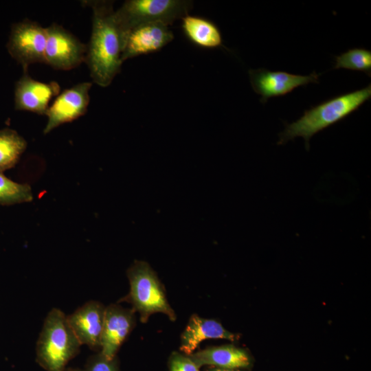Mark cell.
<instances>
[{
	"label": "cell",
	"mask_w": 371,
	"mask_h": 371,
	"mask_svg": "<svg viewBox=\"0 0 371 371\" xmlns=\"http://www.w3.org/2000/svg\"><path fill=\"white\" fill-rule=\"evenodd\" d=\"M82 2L93 10L92 30L85 63L93 81L105 87L120 72L123 63L121 36L115 21L113 1Z\"/></svg>",
	"instance_id": "1"
},
{
	"label": "cell",
	"mask_w": 371,
	"mask_h": 371,
	"mask_svg": "<svg viewBox=\"0 0 371 371\" xmlns=\"http://www.w3.org/2000/svg\"><path fill=\"white\" fill-rule=\"evenodd\" d=\"M371 98V86L338 95L308 110L291 124H285L284 130L279 135L278 144H283L297 137H302L305 147L309 150L311 138L318 132L344 119L357 111Z\"/></svg>",
	"instance_id": "2"
},
{
	"label": "cell",
	"mask_w": 371,
	"mask_h": 371,
	"mask_svg": "<svg viewBox=\"0 0 371 371\" xmlns=\"http://www.w3.org/2000/svg\"><path fill=\"white\" fill-rule=\"evenodd\" d=\"M81 344L71 330L67 315L53 308L47 313L36 346V361L46 371H65L80 352Z\"/></svg>",
	"instance_id": "3"
},
{
	"label": "cell",
	"mask_w": 371,
	"mask_h": 371,
	"mask_svg": "<svg viewBox=\"0 0 371 371\" xmlns=\"http://www.w3.org/2000/svg\"><path fill=\"white\" fill-rule=\"evenodd\" d=\"M126 275L130 290L123 300L131 304L133 311L139 314L142 322L146 323L151 315L157 313L166 315L172 321L176 319L164 288L148 262L135 260L127 269Z\"/></svg>",
	"instance_id": "4"
},
{
	"label": "cell",
	"mask_w": 371,
	"mask_h": 371,
	"mask_svg": "<svg viewBox=\"0 0 371 371\" xmlns=\"http://www.w3.org/2000/svg\"><path fill=\"white\" fill-rule=\"evenodd\" d=\"M193 1L187 0H128L115 11V21L122 41L133 28L143 24L172 25L189 14Z\"/></svg>",
	"instance_id": "5"
},
{
	"label": "cell",
	"mask_w": 371,
	"mask_h": 371,
	"mask_svg": "<svg viewBox=\"0 0 371 371\" xmlns=\"http://www.w3.org/2000/svg\"><path fill=\"white\" fill-rule=\"evenodd\" d=\"M47 29L29 19L12 24L7 43L10 55L27 71L34 63H45Z\"/></svg>",
	"instance_id": "6"
},
{
	"label": "cell",
	"mask_w": 371,
	"mask_h": 371,
	"mask_svg": "<svg viewBox=\"0 0 371 371\" xmlns=\"http://www.w3.org/2000/svg\"><path fill=\"white\" fill-rule=\"evenodd\" d=\"M46 29L45 64L56 69L70 70L85 62L87 45L58 24L52 23Z\"/></svg>",
	"instance_id": "7"
},
{
	"label": "cell",
	"mask_w": 371,
	"mask_h": 371,
	"mask_svg": "<svg viewBox=\"0 0 371 371\" xmlns=\"http://www.w3.org/2000/svg\"><path fill=\"white\" fill-rule=\"evenodd\" d=\"M91 86L90 82L78 83L65 89L56 97L45 113L47 122L43 131L44 134L86 113L90 101L89 90Z\"/></svg>",
	"instance_id": "8"
},
{
	"label": "cell",
	"mask_w": 371,
	"mask_h": 371,
	"mask_svg": "<svg viewBox=\"0 0 371 371\" xmlns=\"http://www.w3.org/2000/svg\"><path fill=\"white\" fill-rule=\"evenodd\" d=\"M319 76L315 72L308 76H300L285 71H271L265 69L249 70L251 87L261 96L262 103H266L271 98L289 93L298 87L319 83Z\"/></svg>",
	"instance_id": "9"
},
{
	"label": "cell",
	"mask_w": 371,
	"mask_h": 371,
	"mask_svg": "<svg viewBox=\"0 0 371 371\" xmlns=\"http://www.w3.org/2000/svg\"><path fill=\"white\" fill-rule=\"evenodd\" d=\"M174 38L168 25L161 23H146L131 29L124 36L122 61L161 50Z\"/></svg>",
	"instance_id": "10"
},
{
	"label": "cell",
	"mask_w": 371,
	"mask_h": 371,
	"mask_svg": "<svg viewBox=\"0 0 371 371\" xmlns=\"http://www.w3.org/2000/svg\"><path fill=\"white\" fill-rule=\"evenodd\" d=\"M134 313L133 309L116 304L105 308L100 350L105 358L116 357L119 348L135 326Z\"/></svg>",
	"instance_id": "11"
},
{
	"label": "cell",
	"mask_w": 371,
	"mask_h": 371,
	"mask_svg": "<svg viewBox=\"0 0 371 371\" xmlns=\"http://www.w3.org/2000/svg\"><path fill=\"white\" fill-rule=\"evenodd\" d=\"M60 90L58 82L38 81L25 71L15 83L14 109L45 115L51 100L59 94Z\"/></svg>",
	"instance_id": "12"
},
{
	"label": "cell",
	"mask_w": 371,
	"mask_h": 371,
	"mask_svg": "<svg viewBox=\"0 0 371 371\" xmlns=\"http://www.w3.org/2000/svg\"><path fill=\"white\" fill-rule=\"evenodd\" d=\"M105 306L98 301H89L67 315V322L81 344L100 350Z\"/></svg>",
	"instance_id": "13"
},
{
	"label": "cell",
	"mask_w": 371,
	"mask_h": 371,
	"mask_svg": "<svg viewBox=\"0 0 371 371\" xmlns=\"http://www.w3.org/2000/svg\"><path fill=\"white\" fill-rule=\"evenodd\" d=\"M208 339H225L237 341L239 335L226 330L221 323L192 315L181 335L180 350L190 355L201 342Z\"/></svg>",
	"instance_id": "14"
},
{
	"label": "cell",
	"mask_w": 371,
	"mask_h": 371,
	"mask_svg": "<svg viewBox=\"0 0 371 371\" xmlns=\"http://www.w3.org/2000/svg\"><path fill=\"white\" fill-rule=\"evenodd\" d=\"M199 367L203 366L221 368L243 369L248 368L251 358L243 349L233 345L207 348L188 355Z\"/></svg>",
	"instance_id": "15"
},
{
	"label": "cell",
	"mask_w": 371,
	"mask_h": 371,
	"mask_svg": "<svg viewBox=\"0 0 371 371\" xmlns=\"http://www.w3.org/2000/svg\"><path fill=\"white\" fill-rule=\"evenodd\" d=\"M181 21L185 36L195 45L205 49H214L223 45L221 32L210 20L187 14Z\"/></svg>",
	"instance_id": "16"
},
{
	"label": "cell",
	"mask_w": 371,
	"mask_h": 371,
	"mask_svg": "<svg viewBox=\"0 0 371 371\" xmlns=\"http://www.w3.org/2000/svg\"><path fill=\"white\" fill-rule=\"evenodd\" d=\"M26 148L27 142L15 130L0 129V172L14 167Z\"/></svg>",
	"instance_id": "17"
},
{
	"label": "cell",
	"mask_w": 371,
	"mask_h": 371,
	"mask_svg": "<svg viewBox=\"0 0 371 371\" xmlns=\"http://www.w3.org/2000/svg\"><path fill=\"white\" fill-rule=\"evenodd\" d=\"M32 200L33 194L28 184L13 181L0 172V205H12Z\"/></svg>",
	"instance_id": "18"
},
{
	"label": "cell",
	"mask_w": 371,
	"mask_h": 371,
	"mask_svg": "<svg viewBox=\"0 0 371 371\" xmlns=\"http://www.w3.org/2000/svg\"><path fill=\"white\" fill-rule=\"evenodd\" d=\"M334 69H347L371 76V52L363 48L351 49L336 56Z\"/></svg>",
	"instance_id": "19"
},
{
	"label": "cell",
	"mask_w": 371,
	"mask_h": 371,
	"mask_svg": "<svg viewBox=\"0 0 371 371\" xmlns=\"http://www.w3.org/2000/svg\"><path fill=\"white\" fill-rule=\"evenodd\" d=\"M85 371H118L117 358L108 359L99 352L89 357Z\"/></svg>",
	"instance_id": "20"
},
{
	"label": "cell",
	"mask_w": 371,
	"mask_h": 371,
	"mask_svg": "<svg viewBox=\"0 0 371 371\" xmlns=\"http://www.w3.org/2000/svg\"><path fill=\"white\" fill-rule=\"evenodd\" d=\"M170 371H199V367L188 355L173 352L169 358Z\"/></svg>",
	"instance_id": "21"
},
{
	"label": "cell",
	"mask_w": 371,
	"mask_h": 371,
	"mask_svg": "<svg viewBox=\"0 0 371 371\" xmlns=\"http://www.w3.org/2000/svg\"><path fill=\"white\" fill-rule=\"evenodd\" d=\"M205 371H243L241 369L221 368L213 366H207Z\"/></svg>",
	"instance_id": "22"
},
{
	"label": "cell",
	"mask_w": 371,
	"mask_h": 371,
	"mask_svg": "<svg viewBox=\"0 0 371 371\" xmlns=\"http://www.w3.org/2000/svg\"><path fill=\"white\" fill-rule=\"evenodd\" d=\"M65 371H85L78 368H67Z\"/></svg>",
	"instance_id": "23"
}]
</instances>
